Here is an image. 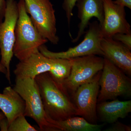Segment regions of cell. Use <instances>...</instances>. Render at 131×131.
Here are the masks:
<instances>
[{"mask_svg":"<svg viewBox=\"0 0 131 131\" xmlns=\"http://www.w3.org/2000/svg\"><path fill=\"white\" fill-rule=\"evenodd\" d=\"M39 89L44 108L47 117L56 121L76 116L77 109L68 94L62 90L49 72L35 78Z\"/></svg>","mask_w":131,"mask_h":131,"instance_id":"6da1fadb","label":"cell"},{"mask_svg":"<svg viewBox=\"0 0 131 131\" xmlns=\"http://www.w3.org/2000/svg\"><path fill=\"white\" fill-rule=\"evenodd\" d=\"M19 16L15 29L14 55L21 61L39 50L48 40L40 35L26 10L24 0L18 3Z\"/></svg>","mask_w":131,"mask_h":131,"instance_id":"7a4b0ae2","label":"cell"},{"mask_svg":"<svg viewBox=\"0 0 131 131\" xmlns=\"http://www.w3.org/2000/svg\"><path fill=\"white\" fill-rule=\"evenodd\" d=\"M13 89L25 101V116L34 120L41 130L57 131L49 122V118L45 112L35 78H16Z\"/></svg>","mask_w":131,"mask_h":131,"instance_id":"3957f363","label":"cell"},{"mask_svg":"<svg viewBox=\"0 0 131 131\" xmlns=\"http://www.w3.org/2000/svg\"><path fill=\"white\" fill-rule=\"evenodd\" d=\"M104 59V65L99 80L101 90L98 101L114 100L118 96L130 97L131 79L109 60L105 57Z\"/></svg>","mask_w":131,"mask_h":131,"instance_id":"277c9868","label":"cell"},{"mask_svg":"<svg viewBox=\"0 0 131 131\" xmlns=\"http://www.w3.org/2000/svg\"><path fill=\"white\" fill-rule=\"evenodd\" d=\"M24 1L27 12L40 35L52 44L57 45L59 39L55 11L50 0Z\"/></svg>","mask_w":131,"mask_h":131,"instance_id":"5b68a950","label":"cell"},{"mask_svg":"<svg viewBox=\"0 0 131 131\" xmlns=\"http://www.w3.org/2000/svg\"><path fill=\"white\" fill-rule=\"evenodd\" d=\"M88 27V29L84 39L77 46L69 48L66 51H51L45 45L39 47V50L45 56L51 58L70 59L91 55L103 56V53L101 49V42L102 37L99 22L95 21L89 23Z\"/></svg>","mask_w":131,"mask_h":131,"instance_id":"8992f818","label":"cell"},{"mask_svg":"<svg viewBox=\"0 0 131 131\" xmlns=\"http://www.w3.org/2000/svg\"><path fill=\"white\" fill-rule=\"evenodd\" d=\"M4 20L0 24V62L6 69V76L11 83L10 65L14 56L15 29L19 16L18 3L15 0L6 1Z\"/></svg>","mask_w":131,"mask_h":131,"instance_id":"52a82bcc","label":"cell"},{"mask_svg":"<svg viewBox=\"0 0 131 131\" xmlns=\"http://www.w3.org/2000/svg\"><path fill=\"white\" fill-rule=\"evenodd\" d=\"M71 70L64 81V90L73 94L78 87L91 80L103 69L104 59L97 55H91L70 59Z\"/></svg>","mask_w":131,"mask_h":131,"instance_id":"ba28073f","label":"cell"},{"mask_svg":"<svg viewBox=\"0 0 131 131\" xmlns=\"http://www.w3.org/2000/svg\"><path fill=\"white\" fill-rule=\"evenodd\" d=\"M101 73L102 70L91 80L78 87L73 94L77 109L76 116L83 117L94 124L97 121L96 107Z\"/></svg>","mask_w":131,"mask_h":131,"instance_id":"9c48e42d","label":"cell"},{"mask_svg":"<svg viewBox=\"0 0 131 131\" xmlns=\"http://www.w3.org/2000/svg\"><path fill=\"white\" fill-rule=\"evenodd\" d=\"M104 19L100 26L102 38H112L116 34H131L125 7L113 0H103Z\"/></svg>","mask_w":131,"mask_h":131,"instance_id":"30bf717a","label":"cell"},{"mask_svg":"<svg viewBox=\"0 0 131 131\" xmlns=\"http://www.w3.org/2000/svg\"><path fill=\"white\" fill-rule=\"evenodd\" d=\"M101 49L104 57L128 75H131V50L112 38H102Z\"/></svg>","mask_w":131,"mask_h":131,"instance_id":"8fae6325","label":"cell"},{"mask_svg":"<svg viewBox=\"0 0 131 131\" xmlns=\"http://www.w3.org/2000/svg\"><path fill=\"white\" fill-rule=\"evenodd\" d=\"M52 65V58L45 56L39 50L16 64L14 73L16 78L35 79L40 74L49 72Z\"/></svg>","mask_w":131,"mask_h":131,"instance_id":"7c38bea8","label":"cell"},{"mask_svg":"<svg viewBox=\"0 0 131 131\" xmlns=\"http://www.w3.org/2000/svg\"><path fill=\"white\" fill-rule=\"evenodd\" d=\"M75 6L78 8V16L80 23L77 35L75 39H73V43L78 41L85 33L90 20L93 17L98 19L100 26L104 19L103 0H78Z\"/></svg>","mask_w":131,"mask_h":131,"instance_id":"4fadbf2b","label":"cell"},{"mask_svg":"<svg viewBox=\"0 0 131 131\" xmlns=\"http://www.w3.org/2000/svg\"><path fill=\"white\" fill-rule=\"evenodd\" d=\"M25 101L19 94L11 86L6 87L0 93V109L6 118L9 125L19 115L24 114Z\"/></svg>","mask_w":131,"mask_h":131,"instance_id":"5bb4252c","label":"cell"},{"mask_svg":"<svg viewBox=\"0 0 131 131\" xmlns=\"http://www.w3.org/2000/svg\"><path fill=\"white\" fill-rule=\"evenodd\" d=\"M96 112L102 121L113 124L119 118H125L131 112V101L102 102L97 105Z\"/></svg>","mask_w":131,"mask_h":131,"instance_id":"9a60e30c","label":"cell"},{"mask_svg":"<svg viewBox=\"0 0 131 131\" xmlns=\"http://www.w3.org/2000/svg\"><path fill=\"white\" fill-rule=\"evenodd\" d=\"M50 121L58 131H100L105 124H92L81 116H73L60 121L51 119Z\"/></svg>","mask_w":131,"mask_h":131,"instance_id":"2e32d148","label":"cell"},{"mask_svg":"<svg viewBox=\"0 0 131 131\" xmlns=\"http://www.w3.org/2000/svg\"><path fill=\"white\" fill-rule=\"evenodd\" d=\"M71 65L70 59L52 58V67L49 72L58 86L68 94L64 88L63 83L70 74Z\"/></svg>","mask_w":131,"mask_h":131,"instance_id":"e0dca14e","label":"cell"},{"mask_svg":"<svg viewBox=\"0 0 131 131\" xmlns=\"http://www.w3.org/2000/svg\"><path fill=\"white\" fill-rule=\"evenodd\" d=\"M8 131H37L38 130L29 124L24 114L14 120L8 126Z\"/></svg>","mask_w":131,"mask_h":131,"instance_id":"ac0fdd59","label":"cell"},{"mask_svg":"<svg viewBox=\"0 0 131 131\" xmlns=\"http://www.w3.org/2000/svg\"><path fill=\"white\" fill-rule=\"evenodd\" d=\"M78 0H63L62 8L65 13L69 27L73 16V10Z\"/></svg>","mask_w":131,"mask_h":131,"instance_id":"d6986e66","label":"cell"},{"mask_svg":"<svg viewBox=\"0 0 131 131\" xmlns=\"http://www.w3.org/2000/svg\"><path fill=\"white\" fill-rule=\"evenodd\" d=\"M112 38L114 40L122 43L131 50V34L119 33L115 34Z\"/></svg>","mask_w":131,"mask_h":131,"instance_id":"ffe728a7","label":"cell"},{"mask_svg":"<svg viewBox=\"0 0 131 131\" xmlns=\"http://www.w3.org/2000/svg\"><path fill=\"white\" fill-rule=\"evenodd\" d=\"M113 125L110 127L107 128L105 131H130L131 127L126 125L122 124L121 122H116L113 124Z\"/></svg>","mask_w":131,"mask_h":131,"instance_id":"44dd1931","label":"cell"},{"mask_svg":"<svg viewBox=\"0 0 131 131\" xmlns=\"http://www.w3.org/2000/svg\"><path fill=\"white\" fill-rule=\"evenodd\" d=\"M6 0H0V24L3 21L6 9Z\"/></svg>","mask_w":131,"mask_h":131,"instance_id":"7402d4cb","label":"cell"},{"mask_svg":"<svg viewBox=\"0 0 131 131\" xmlns=\"http://www.w3.org/2000/svg\"><path fill=\"white\" fill-rule=\"evenodd\" d=\"M9 124L6 118H4L0 122V129L1 131H8Z\"/></svg>","mask_w":131,"mask_h":131,"instance_id":"603a6c76","label":"cell"},{"mask_svg":"<svg viewBox=\"0 0 131 131\" xmlns=\"http://www.w3.org/2000/svg\"><path fill=\"white\" fill-rule=\"evenodd\" d=\"M115 2L118 4L123 5L125 7L131 9V0H115Z\"/></svg>","mask_w":131,"mask_h":131,"instance_id":"cb8c5ba5","label":"cell"},{"mask_svg":"<svg viewBox=\"0 0 131 131\" xmlns=\"http://www.w3.org/2000/svg\"><path fill=\"white\" fill-rule=\"evenodd\" d=\"M0 72L3 73V74L6 75L7 74L6 69L1 63V62H0Z\"/></svg>","mask_w":131,"mask_h":131,"instance_id":"d4e9b609","label":"cell"},{"mask_svg":"<svg viewBox=\"0 0 131 131\" xmlns=\"http://www.w3.org/2000/svg\"><path fill=\"white\" fill-rule=\"evenodd\" d=\"M5 115H3L2 114L0 113V122H1V121L3 118H5Z\"/></svg>","mask_w":131,"mask_h":131,"instance_id":"484cf974","label":"cell"}]
</instances>
